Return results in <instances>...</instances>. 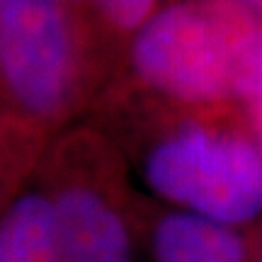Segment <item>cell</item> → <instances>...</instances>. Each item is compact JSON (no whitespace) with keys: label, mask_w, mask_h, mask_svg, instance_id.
<instances>
[{"label":"cell","mask_w":262,"mask_h":262,"mask_svg":"<svg viewBox=\"0 0 262 262\" xmlns=\"http://www.w3.org/2000/svg\"><path fill=\"white\" fill-rule=\"evenodd\" d=\"M129 63L148 90L180 107H241L262 95V3L160 5L131 39Z\"/></svg>","instance_id":"6da1fadb"},{"label":"cell","mask_w":262,"mask_h":262,"mask_svg":"<svg viewBox=\"0 0 262 262\" xmlns=\"http://www.w3.org/2000/svg\"><path fill=\"white\" fill-rule=\"evenodd\" d=\"M172 107L143 150V185L175 211L235 231L262 226V153L243 110Z\"/></svg>","instance_id":"7a4b0ae2"},{"label":"cell","mask_w":262,"mask_h":262,"mask_svg":"<svg viewBox=\"0 0 262 262\" xmlns=\"http://www.w3.org/2000/svg\"><path fill=\"white\" fill-rule=\"evenodd\" d=\"M88 25L73 5L0 0V83L37 122H54L75 104L88 68Z\"/></svg>","instance_id":"3957f363"},{"label":"cell","mask_w":262,"mask_h":262,"mask_svg":"<svg viewBox=\"0 0 262 262\" xmlns=\"http://www.w3.org/2000/svg\"><path fill=\"white\" fill-rule=\"evenodd\" d=\"M56 262H131L134 231L114 189L66 180L47 189Z\"/></svg>","instance_id":"277c9868"},{"label":"cell","mask_w":262,"mask_h":262,"mask_svg":"<svg viewBox=\"0 0 262 262\" xmlns=\"http://www.w3.org/2000/svg\"><path fill=\"white\" fill-rule=\"evenodd\" d=\"M153 262H253V231L168 209L150 231Z\"/></svg>","instance_id":"5b68a950"},{"label":"cell","mask_w":262,"mask_h":262,"mask_svg":"<svg viewBox=\"0 0 262 262\" xmlns=\"http://www.w3.org/2000/svg\"><path fill=\"white\" fill-rule=\"evenodd\" d=\"M0 262H56L47 189L19 192L0 214Z\"/></svg>","instance_id":"8992f818"},{"label":"cell","mask_w":262,"mask_h":262,"mask_svg":"<svg viewBox=\"0 0 262 262\" xmlns=\"http://www.w3.org/2000/svg\"><path fill=\"white\" fill-rule=\"evenodd\" d=\"M158 8L153 0H104L93 5V15L100 17L104 29L134 39L153 19Z\"/></svg>","instance_id":"52a82bcc"},{"label":"cell","mask_w":262,"mask_h":262,"mask_svg":"<svg viewBox=\"0 0 262 262\" xmlns=\"http://www.w3.org/2000/svg\"><path fill=\"white\" fill-rule=\"evenodd\" d=\"M241 110H243L248 129H250L255 143H257V148L262 153V95H257L253 100H248L245 104H241Z\"/></svg>","instance_id":"ba28073f"},{"label":"cell","mask_w":262,"mask_h":262,"mask_svg":"<svg viewBox=\"0 0 262 262\" xmlns=\"http://www.w3.org/2000/svg\"><path fill=\"white\" fill-rule=\"evenodd\" d=\"M253 262H262V226L253 228Z\"/></svg>","instance_id":"9c48e42d"}]
</instances>
